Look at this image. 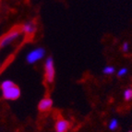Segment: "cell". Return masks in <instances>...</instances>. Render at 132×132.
Wrapping results in <instances>:
<instances>
[{"mask_svg":"<svg viewBox=\"0 0 132 132\" xmlns=\"http://www.w3.org/2000/svg\"><path fill=\"white\" fill-rule=\"evenodd\" d=\"M21 33L22 31L20 29H13L10 31H9L6 35H4L0 39V49L4 48L6 46H9V44L15 42L16 40L20 37Z\"/></svg>","mask_w":132,"mask_h":132,"instance_id":"6da1fadb","label":"cell"},{"mask_svg":"<svg viewBox=\"0 0 132 132\" xmlns=\"http://www.w3.org/2000/svg\"><path fill=\"white\" fill-rule=\"evenodd\" d=\"M55 64L52 56H48L44 63V79L48 83H53L55 80Z\"/></svg>","mask_w":132,"mask_h":132,"instance_id":"7a4b0ae2","label":"cell"},{"mask_svg":"<svg viewBox=\"0 0 132 132\" xmlns=\"http://www.w3.org/2000/svg\"><path fill=\"white\" fill-rule=\"evenodd\" d=\"M20 93H20V89L16 84L2 90L3 98L6 100H9V101H15V100L19 99L20 96Z\"/></svg>","mask_w":132,"mask_h":132,"instance_id":"3957f363","label":"cell"},{"mask_svg":"<svg viewBox=\"0 0 132 132\" xmlns=\"http://www.w3.org/2000/svg\"><path fill=\"white\" fill-rule=\"evenodd\" d=\"M45 55V50L43 47H38L29 52V54L26 56V61L28 64H34Z\"/></svg>","mask_w":132,"mask_h":132,"instance_id":"277c9868","label":"cell"},{"mask_svg":"<svg viewBox=\"0 0 132 132\" xmlns=\"http://www.w3.org/2000/svg\"><path fill=\"white\" fill-rule=\"evenodd\" d=\"M52 106H53V100L51 99L50 97H44L39 102L38 109L41 112H46V111L50 110Z\"/></svg>","mask_w":132,"mask_h":132,"instance_id":"5b68a950","label":"cell"},{"mask_svg":"<svg viewBox=\"0 0 132 132\" xmlns=\"http://www.w3.org/2000/svg\"><path fill=\"white\" fill-rule=\"evenodd\" d=\"M70 128V123L64 118H59L55 122V132H68Z\"/></svg>","mask_w":132,"mask_h":132,"instance_id":"8992f818","label":"cell"},{"mask_svg":"<svg viewBox=\"0 0 132 132\" xmlns=\"http://www.w3.org/2000/svg\"><path fill=\"white\" fill-rule=\"evenodd\" d=\"M20 30L27 35H32L36 31V24L33 21H27L22 25Z\"/></svg>","mask_w":132,"mask_h":132,"instance_id":"52a82bcc","label":"cell"},{"mask_svg":"<svg viewBox=\"0 0 132 132\" xmlns=\"http://www.w3.org/2000/svg\"><path fill=\"white\" fill-rule=\"evenodd\" d=\"M124 99L126 101H131L132 100V89H127V90L124 92Z\"/></svg>","mask_w":132,"mask_h":132,"instance_id":"ba28073f","label":"cell"},{"mask_svg":"<svg viewBox=\"0 0 132 132\" xmlns=\"http://www.w3.org/2000/svg\"><path fill=\"white\" fill-rule=\"evenodd\" d=\"M108 128H109V129L110 130H116L117 129V128H118V121H117V119L113 118L110 121V123H109Z\"/></svg>","mask_w":132,"mask_h":132,"instance_id":"9c48e42d","label":"cell"},{"mask_svg":"<svg viewBox=\"0 0 132 132\" xmlns=\"http://www.w3.org/2000/svg\"><path fill=\"white\" fill-rule=\"evenodd\" d=\"M14 84L15 83H14L12 80H10V79H5L4 81H2V83H1V90H4V89L9 88V87L14 85Z\"/></svg>","mask_w":132,"mask_h":132,"instance_id":"30bf717a","label":"cell"},{"mask_svg":"<svg viewBox=\"0 0 132 132\" xmlns=\"http://www.w3.org/2000/svg\"><path fill=\"white\" fill-rule=\"evenodd\" d=\"M103 73L110 75V74H114V68L113 66H107L103 69Z\"/></svg>","mask_w":132,"mask_h":132,"instance_id":"8fae6325","label":"cell"},{"mask_svg":"<svg viewBox=\"0 0 132 132\" xmlns=\"http://www.w3.org/2000/svg\"><path fill=\"white\" fill-rule=\"evenodd\" d=\"M128 68H122L121 69H119V71H118V73H117V76L118 77H124L125 75H127V73H128Z\"/></svg>","mask_w":132,"mask_h":132,"instance_id":"7c38bea8","label":"cell"},{"mask_svg":"<svg viewBox=\"0 0 132 132\" xmlns=\"http://www.w3.org/2000/svg\"><path fill=\"white\" fill-rule=\"evenodd\" d=\"M128 49H129V44H128V43H124L123 47H122V50H123V52L127 53V52L128 51Z\"/></svg>","mask_w":132,"mask_h":132,"instance_id":"4fadbf2b","label":"cell"},{"mask_svg":"<svg viewBox=\"0 0 132 132\" xmlns=\"http://www.w3.org/2000/svg\"><path fill=\"white\" fill-rule=\"evenodd\" d=\"M0 67H1V63H0Z\"/></svg>","mask_w":132,"mask_h":132,"instance_id":"5bb4252c","label":"cell"},{"mask_svg":"<svg viewBox=\"0 0 132 132\" xmlns=\"http://www.w3.org/2000/svg\"><path fill=\"white\" fill-rule=\"evenodd\" d=\"M129 132H132V131H129Z\"/></svg>","mask_w":132,"mask_h":132,"instance_id":"9a60e30c","label":"cell"}]
</instances>
